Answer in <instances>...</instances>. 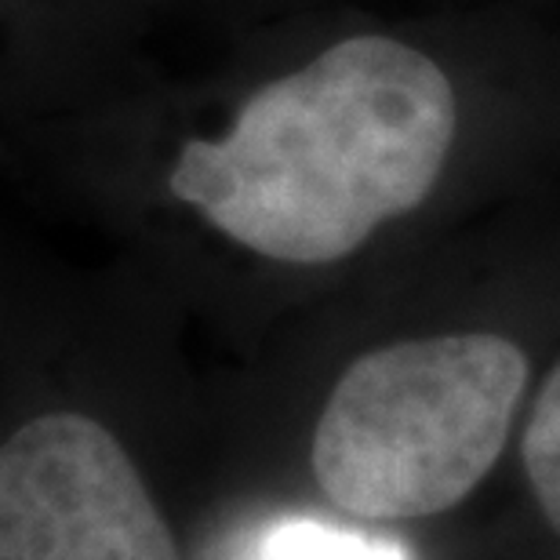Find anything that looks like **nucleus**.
<instances>
[{
    "label": "nucleus",
    "instance_id": "nucleus-1",
    "mask_svg": "<svg viewBox=\"0 0 560 560\" xmlns=\"http://www.w3.org/2000/svg\"><path fill=\"white\" fill-rule=\"evenodd\" d=\"M452 139L455 92L441 66L361 33L244 88L215 125L178 131L156 178L233 248L328 266L422 205Z\"/></svg>",
    "mask_w": 560,
    "mask_h": 560
},
{
    "label": "nucleus",
    "instance_id": "nucleus-2",
    "mask_svg": "<svg viewBox=\"0 0 560 560\" xmlns=\"http://www.w3.org/2000/svg\"><path fill=\"white\" fill-rule=\"evenodd\" d=\"M524 383L521 346L485 331L357 357L313 433L320 491L364 521L452 510L495 466Z\"/></svg>",
    "mask_w": 560,
    "mask_h": 560
},
{
    "label": "nucleus",
    "instance_id": "nucleus-3",
    "mask_svg": "<svg viewBox=\"0 0 560 560\" xmlns=\"http://www.w3.org/2000/svg\"><path fill=\"white\" fill-rule=\"evenodd\" d=\"M0 560H178L125 444L77 408L0 441Z\"/></svg>",
    "mask_w": 560,
    "mask_h": 560
},
{
    "label": "nucleus",
    "instance_id": "nucleus-4",
    "mask_svg": "<svg viewBox=\"0 0 560 560\" xmlns=\"http://www.w3.org/2000/svg\"><path fill=\"white\" fill-rule=\"evenodd\" d=\"M103 62L81 0H0V128L59 103Z\"/></svg>",
    "mask_w": 560,
    "mask_h": 560
},
{
    "label": "nucleus",
    "instance_id": "nucleus-5",
    "mask_svg": "<svg viewBox=\"0 0 560 560\" xmlns=\"http://www.w3.org/2000/svg\"><path fill=\"white\" fill-rule=\"evenodd\" d=\"M259 560H408L394 542H372L331 524H277L266 535Z\"/></svg>",
    "mask_w": 560,
    "mask_h": 560
},
{
    "label": "nucleus",
    "instance_id": "nucleus-6",
    "mask_svg": "<svg viewBox=\"0 0 560 560\" xmlns=\"http://www.w3.org/2000/svg\"><path fill=\"white\" fill-rule=\"evenodd\" d=\"M524 466L542 513L560 532V364L535 397L528 433H524Z\"/></svg>",
    "mask_w": 560,
    "mask_h": 560
},
{
    "label": "nucleus",
    "instance_id": "nucleus-7",
    "mask_svg": "<svg viewBox=\"0 0 560 560\" xmlns=\"http://www.w3.org/2000/svg\"><path fill=\"white\" fill-rule=\"evenodd\" d=\"M84 8H88V0H84ZM88 15H92V11H88Z\"/></svg>",
    "mask_w": 560,
    "mask_h": 560
}]
</instances>
